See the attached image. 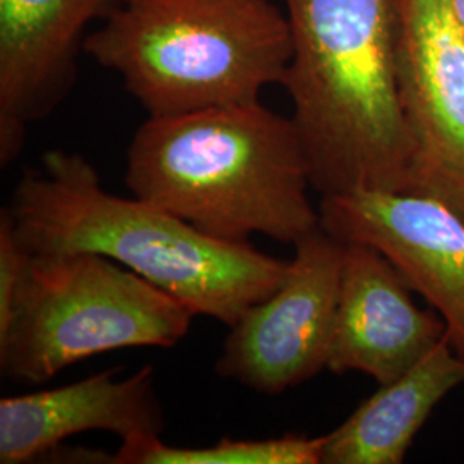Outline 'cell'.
Wrapping results in <instances>:
<instances>
[{
    "label": "cell",
    "mask_w": 464,
    "mask_h": 464,
    "mask_svg": "<svg viewBox=\"0 0 464 464\" xmlns=\"http://www.w3.org/2000/svg\"><path fill=\"white\" fill-rule=\"evenodd\" d=\"M7 212L30 253H95L231 327L284 281L289 262L199 231L149 199L102 188L83 155L49 150L26 170Z\"/></svg>",
    "instance_id": "7a4b0ae2"
},
{
    "label": "cell",
    "mask_w": 464,
    "mask_h": 464,
    "mask_svg": "<svg viewBox=\"0 0 464 464\" xmlns=\"http://www.w3.org/2000/svg\"><path fill=\"white\" fill-rule=\"evenodd\" d=\"M282 86L320 197L408 193L413 143L399 90L396 0H284Z\"/></svg>",
    "instance_id": "6da1fadb"
},
{
    "label": "cell",
    "mask_w": 464,
    "mask_h": 464,
    "mask_svg": "<svg viewBox=\"0 0 464 464\" xmlns=\"http://www.w3.org/2000/svg\"><path fill=\"white\" fill-rule=\"evenodd\" d=\"M281 285L232 324L216 372L276 396L329 365L344 243L316 227L295 243Z\"/></svg>",
    "instance_id": "8992f818"
},
{
    "label": "cell",
    "mask_w": 464,
    "mask_h": 464,
    "mask_svg": "<svg viewBox=\"0 0 464 464\" xmlns=\"http://www.w3.org/2000/svg\"><path fill=\"white\" fill-rule=\"evenodd\" d=\"M463 382L464 356L446 337L327 433L324 464L402 463L433 410Z\"/></svg>",
    "instance_id": "7c38bea8"
},
{
    "label": "cell",
    "mask_w": 464,
    "mask_h": 464,
    "mask_svg": "<svg viewBox=\"0 0 464 464\" xmlns=\"http://www.w3.org/2000/svg\"><path fill=\"white\" fill-rule=\"evenodd\" d=\"M320 227L379 249L444 320L464 356V218L416 193L362 189L320 197Z\"/></svg>",
    "instance_id": "ba28073f"
},
{
    "label": "cell",
    "mask_w": 464,
    "mask_h": 464,
    "mask_svg": "<svg viewBox=\"0 0 464 464\" xmlns=\"http://www.w3.org/2000/svg\"><path fill=\"white\" fill-rule=\"evenodd\" d=\"M411 293V285L379 249L344 243L327 370L360 372L383 385L444 341V320L420 310Z\"/></svg>",
    "instance_id": "30bf717a"
},
{
    "label": "cell",
    "mask_w": 464,
    "mask_h": 464,
    "mask_svg": "<svg viewBox=\"0 0 464 464\" xmlns=\"http://www.w3.org/2000/svg\"><path fill=\"white\" fill-rule=\"evenodd\" d=\"M119 0H0V164L14 162L32 122L78 80L88 28Z\"/></svg>",
    "instance_id": "9c48e42d"
},
{
    "label": "cell",
    "mask_w": 464,
    "mask_h": 464,
    "mask_svg": "<svg viewBox=\"0 0 464 464\" xmlns=\"http://www.w3.org/2000/svg\"><path fill=\"white\" fill-rule=\"evenodd\" d=\"M114 373L0 399V463H30L83 431H111L122 442L160 435L164 411L153 368L143 366L126 379Z\"/></svg>",
    "instance_id": "8fae6325"
},
{
    "label": "cell",
    "mask_w": 464,
    "mask_h": 464,
    "mask_svg": "<svg viewBox=\"0 0 464 464\" xmlns=\"http://www.w3.org/2000/svg\"><path fill=\"white\" fill-rule=\"evenodd\" d=\"M84 53L160 117L260 102L284 83L293 45L270 0H119Z\"/></svg>",
    "instance_id": "277c9868"
},
{
    "label": "cell",
    "mask_w": 464,
    "mask_h": 464,
    "mask_svg": "<svg viewBox=\"0 0 464 464\" xmlns=\"http://www.w3.org/2000/svg\"><path fill=\"white\" fill-rule=\"evenodd\" d=\"M327 435L222 439L207 448H174L157 437L122 442L109 459L117 464H322Z\"/></svg>",
    "instance_id": "4fadbf2b"
},
{
    "label": "cell",
    "mask_w": 464,
    "mask_h": 464,
    "mask_svg": "<svg viewBox=\"0 0 464 464\" xmlns=\"http://www.w3.org/2000/svg\"><path fill=\"white\" fill-rule=\"evenodd\" d=\"M446 2H448L452 16L458 21V24L461 26L464 34V0H446Z\"/></svg>",
    "instance_id": "9a60e30c"
},
{
    "label": "cell",
    "mask_w": 464,
    "mask_h": 464,
    "mask_svg": "<svg viewBox=\"0 0 464 464\" xmlns=\"http://www.w3.org/2000/svg\"><path fill=\"white\" fill-rule=\"evenodd\" d=\"M195 314L133 270L95 253H32L0 329V370L42 383L95 354L174 348Z\"/></svg>",
    "instance_id": "5b68a950"
},
{
    "label": "cell",
    "mask_w": 464,
    "mask_h": 464,
    "mask_svg": "<svg viewBox=\"0 0 464 464\" xmlns=\"http://www.w3.org/2000/svg\"><path fill=\"white\" fill-rule=\"evenodd\" d=\"M399 90L413 143L408 193L464 218V34L446 0H396Z\"/></svg>",
    "instance_id": "52a82bcc"
},
{
    "label": "cell",
    "mask_w": 464,
    "mask_h": 464,
    "mask_svg": "<svg viewBox=\"0 0 464 464\" xmlns=\"http://www.w3.org/2000/svg\"><path fill=\"white\" fill-rule=\"evenodd\" d=\"M126 186L212 237L295 245L320 227L298 131L262 102L149 116L126 155Z\"/></svg>",
    "instance_id": "3957f363"
},
{
    "label": "cell",
    "mask_w": 464,
    "mask_h": 464,
    "mask_svg": "<svg viewBox=\"0 0 464 464\" xmlns=\"http://www.w3.org/2000/svg\"><path fill=\"white\" fill-rule=\"evenodd\" d=\"M30 255L17 237L7 208H4L0 212V329L9 322Z\"/></svg>",
    "instance_id": "5bb4252c"
}]
</instances>
